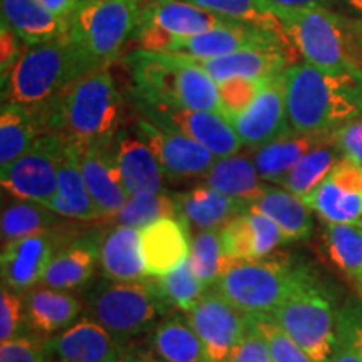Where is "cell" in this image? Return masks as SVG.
I'll return each instance as SVG.
<instances>
[{
  "label": "cell",
  "instance_id": "cell-45",
  "mask_svg": "<svg viewBox=\"0 0 362 362\" xmlns=\"http://www.w3.org/2000/svg\"><path fill=\"white\" fill-rule=\"evenodd\" d=\"M329 362H362V307H349L337 319V342Z\"/></svg>",
  "mask_w": 362,
  "mask_h": 362
},
{
  "label": "cell",
  "instance_id": "cell-57",
  "mask_svg": "<svg viewBox=\"0 0 362 362\" xmlns=\"http://www.w3.org/2000/svg\"><path fill=\"white\" fill-rule=\"evenodd\" d=\"M51 362H52V361H51Z\"/></svg>",
  "mask_w": 362,
  "mask_h": 362
},
{
  "label": "cell",
  "instance_id": "cell-14",
  "mask_svg": "<svg viewBox=\"0 0 362 362\" xmlns=\"http://www.w3.org/2000/svg\"><path fill=\"white\" fill-rule=\"evenodd\" d=\"M134 131L155 153L165 178L168 180L203 176L216 161V156L203 144L178 131L158 126L144 116L136 119Z\"/></svg>",
  "mask_w": 362,
  "mask_h": 362
},
{
  "label": "cell",
  "instance_id": "cell-13",
  "mask_svg": "<svg viewBox=\"0 0 362 362\" xmlns=\"http://www.w3.org/2000/svg\"><path fill=\"white\" fill-rule=\"evenodd\" d=\"M187 317L202 339L208 362H226L250 330V315L226 300L214 287L203 293Z\"/></svg>",
  "mask_w": 362,
  "mask_h": 362
},
{
  "label": "cell",
  "instance_id": "cell-51",
  "mask_svg": "<svg viewBox=\"0 0 362 362\" xmlns=\"http://www.w3.org/2000/svg\"><path fill=\"white\" fill-rule=\"evenodd\" d=\"M40 2L52 13H56L57 17H61L62 21L69 24L72 16H74L84 0H40Z\"/></svg>",
  "mask_w": 362,
  "mask_h": 362
},
{
  "label": "cell",
  "instance_id": "cell-17",
  "mask_svg": "<svg viewBox=\"0 0 362 362\" xmlns=\"http://www.w3.org/2000/svg\"><path fill=\"white\" fill-rule=\"evenodd\" d=\"M243 146L259 148L292 131L287 116L282 74L272 76L248 110L230 121Z\"/></svg>",
  "mask_w": 362,
  "mask_h": 362
},
{
  "label": "cell",
  "instance_id": "cell-25",
  "mask_svg": "<svg viewBox=\"0 0 362 362\" xmlns=\"http://www.w3.org/2000/svg\"><path fill=\"white\" fill-rule=\"evenodd\" d=\"M248 208L250 203L216 192L206 185L178 194V218L198 232L223 228L228 221L245 214Z\"/></svg>",
  "mask_w": 362,
  "mask_h": 362
},
{
  "label": "cell",
  "instance_id": "cell-29",
  "mask_svg": "<svg viewBox=\"0 0 362 362\" xmlns=\"http://www.w3.org/2000/svg\"><path fill=\"white\" fill-rule=\"evenodd\" d=\"M99 245L101 238L88 235L62 248L54 255L40 284L61 291L83 287L93 279L96 264H99Z\"/></svg>",
  "mask_w": 362,
  "mask_h": 362
},
{
  "label": "cell",
  "instance_id": "cell-40",
  "mask_svg": "<svg viewBox=\"0 0 362 362\" xmlns=\"http://www.w3.org/2000/svg\"><path fill=\"white\" fill-rule=\"evenodd\" d=\"M189 262L193 270L211 287L228 267L230 257L225 255L220 230H203L189 243Z\"/></svg>",
  "mask_w": 362,
  "mask_h": 362
},
{
  "label": "cell",
  "instance_id": "cell-18",
  "mask_svg": "<svg viewBox=\"0 0 362 362\" xmlns=\"http://www.w3.org/2000/svg\"><path fill=\"white\" fill-rule=\"evenodd\" d=\"M52 362H123L124 346L93 320H78L69 329L45 341Z\"/></svg>",
  "mask_w": 362,
  "mask_h": 362
},
{
  "label": "cell",
  "instance_id": "cell-3",
  "mask_svg": "<svg viewBox=\"0 0 362 362\" xmlns=\"http://www.w3.org/2000/svg\"><path fill=\"white\" fill-rule=\"evenodd\" d=\"M274 13L305 62L329 72L362 71V22L325 7L274 8Z\"/></svg>",
  "mask_w": 362,
  "mask_h": 362
},
{
  "label": "cell",
  "instance_id": "cell-52",
  "mask_svg": "<svg viewBox=\"0 0 362 362\" xmlns=\"http://www.w3.org/2000/svg\"><path fill=\"white\" fill-rule=\"evenodd\" d=\"M264 2L274 11V8H329L334 4V0H264Z\"/></svg>",
  "mask_w": 362,
  "mask_h": 362
},
{
  "label": "cell",
  "instance_id": "cell-54",
  "mask_svg": "<svg viewBox=\"0 0 362 362\" xmlns=\"http://www.w3.org/2000/svg\"><path fill=\"white\" fill-rule=\"evenodd\" d=\"M346 2L349 4L352 8H356V11L362 12V0H346Z\"/></svg>",
  "mask_w": 362,
  "mask_h": 362
},
{
  "label": "cell",
  "instance_id": "cell-55",
  "mask_svg": "<svg viewBox=\"0 0 362 362\" xmlns=\"http://www.w3.org/2000/svg\"><path fill=\"white\" fill-rule=\"evenodd\" d=\"M141 2H143V4H146V2H148V0H141Z\"/></svg>",
  "mask_w": 362,
  "mask_h": 362
},
{
  "label": "cell",
  "instance_id": "cell-15",
  "mask_svg": "<svg viewBox=\"0 0 362 362\" xmlns=\"http://www.w3.org/2000/svg\"><path fill=\"white\" fill-rule=\"evenodd\" d=\"M304 202L327 223H362V165L341 156Z\"/></svg>",
  "mask_w": 362,
  "mask_h": 362
},
{
  "label": "cell",
  "instance_id": "cell-33",
  "mask_svg": "<svg viewBox=\"0 0 362 362\" xmlns=\"http://www.w3.org/2000/svg\"><path fill=\"white\" fill-rule=\"evenodd\" d=\"M149 349L165 362H208L188 317L165 315L149 332Z\"/></svg>",
  "mask_w": 362,
  "mask_h": 362
},
{
  "label": "cell",
  "instance_id": "cell-7",
  "mask_svg": "<svg viewBox=\"0 0 362 362\" xmlns=\"http://www.w3.org/2000/svg\"><path fill=\"white\" fill-rule=\"evenodd\" d=\"M170 302L153 280H110L86 297L88 317L101 324L121 346L151 330L168 312Z\"/></svg>",
  "mask_w": 362,
  "mask_h": 362
},
{
  "label": "cell",
  "instance_id": "cell-24",
  "mask_svg": "<svg viewBox=\"0 0 362 362\" xmlns=\"http://www.w3.org/2000/svg\"><path fill=\"white\" fill-rule=\"evenodd\" d=\"M49 208L54 214L71 220L94 221L103 218L84 181L76 146L67 141H64V149L59 160L57 194Z\"/></svg>",
  "mask_w": 362,
  "mask_h": 362
},
{
  "label": "cell",
  "instance_id": "cell-20",
  "mask_svg": "<svg viewBox=\"0 0 362 362\" xmlns=\"http://www.w3.org/2000/svg\"><path fill=\"white\" fill-rule=\"evenodd\" d=\"M76 151L84 181L101 215L116 216L124 206L129 193L126 192L116 165L115 143L107 146H76Z\"/></svg>",
  "mask_w": 362,
  "mask_h": 362
},
{
  "label": "cell",
  "instance_id": "cell-49",
  "mask_svg": "<svg viewBox=\"0 0 362 362\" xmlns=\"http://www.w3.org/2000/svg\"><path fill=\"white\" fill-rule=\"evenodd\" d=\"M226 362H274L270 351L264 339L250 327L245 337L237 344V347L228 356Z\"/></svg>",
  "mask_w": 362,
  "mask_h": 362
},
{
  "label": "cell",
  "instance_id": "cell-56",
  "mask_svg": "<svg viewBox=\"0 0 362 362\" xmlns=\"http://www.w3.org/2000/svg\"><path fill=\"white\" fill-rule=\"evenodd\" d=\"M361 69H362V57H361Z\"/></svg>",
  "mask_w": 362,
  "mask_h": 362
},
{
  "label": "cell",
  "instance_id": "cell-42",
  "mask_svg": "<svg viewBox=\"0 0 362 362\" xmlns=\"http://www.w3.org/2000/svg\"><path fill=\"white\" fill-rule=\"evenodd\" d=\"M221 243H223L225 255L238 260L264 259L260 250V238L257 226L253 223L248 210L238 215L237 218L228 221L223 228H220Z\"/></svg>",
  "mask_w": 362,
  "mask_h": 362
},
{
  "label": "cell",
  "instance_id": "cell-43",
  "mask_svg": "<svg viewBox=\"0 0 362 362\" xmlns=\"http://www.w3.org/2000/svg\"><path fill=\"white\" fill-rule=\"evenodd\" d=\"M250 327L264 339L274 362H314L270 315H250Z\"/></svg>",
  "mask_w": 362,
  "mask_h": 362
},
{
  "label": "cell",
  "instance_id": "cell-38",
  "mask_svg": "<svg viewBox=\"0 0 362 362\" xmlns=\"http://www.w3.org/2000/svg\"><path fill=\"white\" fill-rule=\"evenodd\" d=\"M187 2L225 19L260 27V29L272 30L285 37L282 24L264 0H187Z\"/></svg>",
  "mask_w": 362,
  "mask_h": 362
},
{
  "label": "cell",
  "instance_id": "cell-16",
  "mask_svg": "<svg viewBox=\"0 0 362 362\" xmlns=\"http://www.w3.org/2000/svg\"><path fill=\"white\" fill-rule=\"evenodd\" d=\"M267 47H282L288 52H296L284 35L255 25L235 22V24L215 27L197 35L176 37L168 54L185 57H218L243 51V49Z\"/></svg>",
  "mask_w": 362,
  "mask_h": 362
},
{
  "label": "cell",
  "instance_id": "cell-11",
  "mask_svg": "<svg viewBox=\"0 0 362 362\" xmlns=\"http://www.w3.org/2000/svg\"><path fill=\"white\" fill-rule=\"evenodd\" d=\"M64 139L44 133L34 146L0 171V183L17 200L42 203L49 206L57 194V171Z\"/></svg>",
  "mask_w": 362,
  "mask_h": 362
},
{
  "label": "cell",
  "instance_id": "cell-5",
  "mask_svg": "<svg viewBox=\"0 0 362 362\" xmlns=\"http://www.w3.org/2000/svg\"><path fill=\"white\" fill-rule=\"evenodd\" d=\"M88 72L83 59L66 35L29 45L2 72V103L40 110Z\"/></svg>",
  "mask_w": 362,
  "mask_h": 362
},
{
  "label": "cell",
  "instance_id": "cell-23",
  "mask_svg": "<svg viewBox=\"0 0 362 362\" xmlns=\"http://www.w3.org/2000/svg\"><path fill=\"white\" fill-rule=\"evenodd\" d=\"M115 158L121 181L129 194L163 192L165 173L160 161L136 131L117 133L115 139Z\"/></svg>",
  "mask_w": 362,
  "mask_h": 362
},
{
  "label": "cell",
  "instance_id": "cell-9",
  "mask_svg": "<svg viewBox=\"0 0 362 362\" xmlns=\"http://www.w3.org/2000/svg\"><path fill=\"white\" fill-rule=\"evenodd\" d=\"M298 274L300 269L287 260L230 259L211 287L248 315H272L292 291Z\"/></svg>",
  "mask_w": 362,
  "mask_h": 362
},
{
  "label": "cell",
  "instance_id": "cell-46",
  "mask_svg": "<svg viewBox=\"0 0 362 362\" xmlns=\"http://www.w3.org/2000/svg\"><path fill=\"white\" fill-rule=\"evenodd\" d=\"M0 362H51L45 341L17 336L0 342Z\"/></svg>",
  "mask_w": 362,
  "mask_h": 362
},
{
  "label": "cell",
  "instance_id": "cell-27",
  "mask_svg": "<svg viewBox=\"0 0 362 362\" xmlns=\"http://www.w3.org/2000/svg\"><path fill=\"white\" fill-rule=\"evenodd\" d=\"M327 143H334V133L309 134L288 131L275 138L274 141L255 148L253 161L262 180L282 185L285 176L302 156L307 155L310 149Z\"/></svg>",
  "mask_w": 362,
  "mask_h": 362
},
{
  "label": "cell",
  "instance_id": "cell-41",
  "mask_svg": "<svg viewBox=\"0 0 362 362\" xmlns=\"http://www.w3.org/2000/svg\"><path fill=\"white\" fill-rule=\"evenodd\" d=\"M158 287L170 305L178 307V309L188 312L192 310L198 300L203 297L208 285L198 277L197 272L193 270L189 257L175 270L168 274L155 277Z\"/></svg>",
  "mask_w": 362,
  "mask_h": 362
},
{
  "label": "cell",
  "instance_id": "cell-48",
  "mask_svg": "<svg viewBox=\"0 0 362 362\" xmlns=\"http://www.w3.org/2000/svg\"><path fill=\"white\" fill-rule=\"evenodd\" d=\"M334 141L342 156L362 165V116L341 126L334 133Z\"/></svg>",
  "mask_w": 362,
  "mask_h": 362
},
{
  "label": "cell",
  "instance_id": "cell-2",
  "mask_svg": "<svg viewBox=\"0 0 362 362\" xmlns=\"http://www.w3.org/2000/svg\"><path fill=\"white\" fill-rule=\"evenodd\" d=\"M44 131L79 148L115 143L123 119V99L107 69L90 71L40 107Z\"/></svg>",
  "mask_w": 362,
  "mask_h": 362
},
{
  "label": "cell",
  "instance_id": "cell-39",
  "mask_svg": "<svg viewBox=\"0 0 362 362\" xmlns=\"http://www.w3.org/2000/svg\"><path fill=\"white\" fill-rule=\"evenodd\" d=\"M168 216H178V194L175 197L165 192H148L129 194L115 218L116 223L141 230L143 226Z\"/></svg>",
  "mask_w": 362,
  "mask_h": 362
},
{
  "label": "cell",
  "instance_id": "cell-1",
  "mask_svg": "<svg viewBox=\"0 0 362 362\" xmlns=\"http://www.w3.org/2000/svg\"><path fill=\"white\" fill-rule=\"evenodd\" d=\"M292 131L329 134L362 116V71L329 72L293 62L282 72Z\"/></svg>",
  "mask_w": 362,
  "mask_h": 362
},
{
  "label": "cell",
  "instance_id": "cell-34",
  "mask_svg": "<svg viewBox=\"0 0 362 362\" xmlns=\"http://www.w3.org/2000/svg\"><path fill=\"white\" fill-rule=\"evenodd\" d=\"M250 206L270 216L280 226L287 242L310 237L312 210L304 202V198L297 197L288 189L267 188V192Z\"/></svg>",
  "mask_w": 362,
  "mask_h": 362
},
{
  "label": "cell",
  "instance_id": "cell-50",
  "mask_svg": "<svg viewBox=\"0 0 362 362\" xmlns=\"http://www.w3.org/2000/svg\"><path fill=\"white\" fill-rule=\"evenodd\" d=\"M25 47L29 45H25L24 40L13 33L12 27L2 21V27H0V67H2V72L7 71L21 57Z\"/></svg>",
  "mask_w": 362,
  "mask_h": 362
},
{
  "label": "cell",
  "instance_id": "cell-26",
  "mask_svg": "<svg viewBox=\"0 0 362 362\" xmlns=\"http://www.w3.org/2000/svg\"><path fill=\"white\" fill-rule=\"evenodd\" d=\"M83 302L69 291L39 287L27 293L24 300L25 322L42 336L59 334L76 324Z\"/></svg>",
  "mask_w": 362,
  "mask_h": 362
},
{
  "label": "cell",
  "instance_id": "cell-8",
  "mask_svg": "<svg viewBox=\"0 0 362 362\" xmlns=\"http://www.w3.org/2000/svg\"><path fill=\"white\" fill-rule=\"evenodd\" d=\"M270 317L312 361L329 362L337 342V319L327 293L309 272L300 270L292 291Z\"/></svg>",
  "mask_w": 362,
  "mask_h": 362
},
{
  "label": "cell",
  "instance_id": "cell-4",
  "mask_svg": "<svg viewBox=\"0 0 362 362\" xmlns=\"http://www.w3.org/2000/svg\"><path fill=\"white\" fill-rule=\"evenodd\" d=\"M126 62L136 101L221 112L218 84L189 59L138 49Z\"/></svg>",
  "mask_w": 362,
  "mask_h": 362
},
{
  "label": "cell",
  "instance_id": "cell-36",
  "mask_svg": "<svg viewBox=\"0 0 362 362\" xmlns=\"http://www.w3.org/2000/svg\"><path fill=\"white\" fill-rule=\"evenodd\" d=\"M337 153L336 141L310 149L288 171L282 181V187L300 198L309 197L336 166L339 161Z\"/></svg>",
  "mask_w": 362,
  "mask_h": 362
},
{
  "label": "cell",
  "instance_id": "cell-21",
  "mask_svg": "<svg viewBox=\"0 0 362 362\" xmlns=\"http://www.w3.org/2000/svg\"><path fill=\"white\" fill-rule=\"evenodd\" d=\"M188 226L176 216L160 218L139 230L144 269L149 277H161L189 257Z\"/></svg>",
  "mask_w": 362,
  "mask_h": 362
},
{
  "label": "cell",
  "instance_id": "cell-44",
  "mask_svg": "<svg viewBox=\"0 0 362 362\" xmlns=\"http://www.w3.org/2000/svg\"><path fill=\"white\" fill-rule=\"evenodd\" d=\"M267 79L232 78L221 81V83H216L218 84L221 115H223L228 121L243 115V112L252 106L257 96H259V93L262 88H264Z\"/></svg>",
  "mask_w": 362,
  "mask_h": 362
},
{
  "label": "cell",
  "instance_id": "cell-31",
  "mask_svg": "<svg viewBox=\"0 0 362 362\" xmlns=\"http://www.w3.org/2000/svg\"><path fill=\"white\" fill-rule=\"evenodd\" d=\"M202 178L203 185L206 187L250 203V205L259 200L269 188L262 183L264 180L257 171L253 158L242 155V153L216 158L214 166Z\"/></svg>",
  "mask_w": 362,
  "mask_h": 362
},
{
  "label": "cell",
  "instance_id": "cell-12",
  "mask_svg": "<svg viewBox=\"0 0 362 362\" xmlns=\"http://www.w3.org/2000/svg\"><path fill=\"white\" fill-rule=\"evenodd\" d=\"M141 116L163 128L175 129L187 134L216 158H223L240 153L243 143L237 129L221 112L188 110V107L165 106V104H148L138 101Z\"/></svg>",
  "mask_w": 362,
  "mask_h": 362
},
{
  "label": "cell",
  "instance_id": "cell-6",
  "mask_svg": "<svg viewBox=\"0 0 362 362\" xmlns=\"http://www.w3.org/2000/svg\"><path fill=\"white\" fill-rule=\"evenodd\" d=\"M141 0H84L69 22L66 37L88 71L107 69L134 37Z\"/></svg>",
  "mask_w": 362,
  "mask_h": 362
},
{
  "label": "cell",
  "instance_id": "cell-19",
  "mask_svg": "<svg viewBox=\"0 0 362 362\" xmlns=\"http://www.w3.org/2000/svg\"><path fill=\"white\" fill-rule=\"evenodd\" d=\"M52 232H40L13 240L2 247V282L21 292L42 282L45 270L56 255Z\"/></svg>",
  "mask_w": 362,
  "mask_h": 362
},
{
  "label": "cell",
  "instance_id": "cell-32",
  "mask_svg": "<svg viewBox=\"0 0 362 362\" xmlns=\"http://www.w3.org/2000/svg\"><path fill=\"white\" fill-rule=\"evenodd\" d=\"M39 110L21 104L2 103L0 111V168L12 165L24 156L40 134H44Z\"/></svg>",
  "mask_w": 362,
  "mask_h": 362
},
{
  "label": "cell",
  "instance_id": "cell-53",
  "mask_svg": "<svg viewBox=\"0 0 362 362\" xmlns=\"http://www.w3.org/2000/svg\"><path fill=\"white\" fill-rule=\"evenodd\" d=\"M123 362H165V361H161L151 349L149 351L136 349V351H124Z\"/></svg>",
  "mask_w": 362,
  "mask_h": 362
},
{
  "label": "cell",
  "instance_id": "cell-28",
  "mask_svg": "<svg viewBox=\"0 0 362 362\" xmlns=\"http://www.w3.org/2000/svg\"><path fill=\"white\" fill-rule=\"evenodd\" d=\"M99 265L107 280H141L146 275L139 230L119 225L104 235L99 245Z\"/></svg>",
  "mask_w": 362,
  "mask_h": 362
},
{
  "label": "cell",
  "instance_id": "cell-37",
  "mask_svg": "<svg viewBox=\"0 0 362 362\" xmlns=\"http://www.w3.org/2000/svg\"><path fill=\"white\" fill-rule=\"evenodd\" d=\"M59 216L61 215L54 214L49 206L35 202L19 200L13 205L6 206L0 220L2 247L29 235L52 232L54 226L59 223Z\"/></svg>",
  "mask_w": 362,
  "mask_h": 362
},
{
  "label": "cell",
  "instance_id": "cell-10",
  "mask_svg": "<svg viewBox=\"0 0 362 362\" xmlns=\"http://www.w3.org/2000/svg\"><path fill=\"white\" fill-rule=\"evenodd\" d=\"M226 24L235 22L187 0H148L133 39L141 51L168 52L176 37L197 35Z\"/></svg>",
  "mask_w": 362,
  "mask_h": 362
},
{
  "label": "cell",
  "instance_id": "cell-47",
  "mask_svg": "<svg viewBox=\"0 0 362 362\" xmlns=\"http://www.w3.org/2000/svg\"><path fill=\"white\" fill-rule=\"evenodd\" d=\"M25 320L24 300L19 292L2 284L0 291V342L19 336Z\"/></svg>",
  "mask_w": 362,
  "mask_h": 362
},
{
  "label": "cell",
  "instance_id": "cell-30",
  "mask_svg": "<svg viewBox=\"0 0 362 362\" xmlns=\"http://www.w3.org/2000/svg\"><path fill=\"white\" fill-rule=\"evenodd\" d=\"M2 21L12 27L25 45L59 39L69 29V24L40 0H2Z\"/></svg>",
  "mask_w": 362,
  "mask_h": 362
},
{
  "label": "cell",
  "instance_id": "cell-22",
  "mask_svg": "<svg viewBox=\"0 0 362 362\" xmlns=\"http://www.w3.org/2000/svg\"><path fill=\"white\" fill-rule=\"evenodd\" d=\"M185 57V56H181ZM216 83L232 78L267 79L282 74L288 64V51L282 47L243 49L218 57H187Z\"/></svg>",
  "mask_w": 362,
  "mask_h": 362
},
{
  "label": "cell",
  "instance_id": "cell-35",
  "mask_svg": "<svg viewBox=\"0 0 362 362\" xmlns=\"http://www.w3.org/2000/svg\"><path fill=\"white\" fill-rule=\"evenodd\" d=\"M322 242L330 262L362 288V223H327Z\"/></svg>",
  "mask_w": 362,
  "mask_h": 362
}]
</instances>
